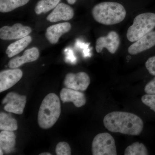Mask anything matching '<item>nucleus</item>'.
Returning <instances> with one entry per match:
<instances>
[{
    "instance_id": "nucleus-1",
    "label": "nucleus",
    "mask_w": 155,
    "mask_h": 155,
    "mask_svg": "<svg viewBox=\"0 0 155 155\" xmlns=\"http://www.w3.org/2000/svg\"><path fill=\"white\" fill-rule=\"evenodd\" d=\"M103 122L105 127L114 133L137 136L143 130L142 119L137 115L128 112H111L105 116Z\"/></svg>"
},
{
    "instance_id": "nucleus-2",
    "label": "nucleus",
    "mask_w": 155,
    "mask_h": 155,
    "mask_svg": "<svg viewBox=\"0 0 155 155\" xmlns=\"http://www.w3.org/2000/svg\"><path fill=\"white\" fill-rule=\"evenodd\" d=\"M92 14L97 22L103 25H113L125 19L126 11L124 6L119 3L103 2L94 7Z\"/></svg>"
},
{
    "instance_id": "nucleus-3",
    "label": "nucleus",
    "mask_w": 155,
    "mask_h": 155,
    "mask_svg": "<svg viewBox=\"0 0 155 155\" xmlns=\"http://www.w3.org/2000/svg\"><path fill=\"white\" fill-rule=\"evenodd\" d=\"M61 105L55 94L50 93L43 100L39 110L38 121L40 127L48 129L54 126L60 117Z\"/></svg>"
},
{
    "instance_id": "nucleus-4",
    "label": "nucleus",
    "mask_w": 155,
    "mask_h": 155,
    "mask_svg": "<svg viewBox=\"0 0 155 155\" xmlns=\"http://www.w3.org/2000/svg\"><path fill=\"white\" fill-rule=\"evenodd\" d=\"M155 27V14H139L134 18L133 24L127 29L126 36L128 41L134 42L152 31Z\"/></svg>"
},
{
    "instance_id": "nucleus-5",
    "label": "nucleus",
    "mask_w": 155,
    "mask_h": 155,
    "mask_svg": "<svg viewBox=\"0 0 155 155\" xmlns=\"http://www.w3.org/2000/svg\"><path fill=\"white\" fill-rule=\"evenodd\" d=\"M92 153L93 155H116L115 140L108 133H101L95 136L92 143Z\"/></svg>"
},
{
    "instance_id": "nucleus-6",
    "label": "nucleus",
    "mask_w": 155,
    "mask_h": 155,
    "mask_svg": "<svg viewBox=\"0 0 155 155\" xmlns=\"http://www.w3.org/2000/svg\"><path fill=\"white\" fill-rule=\"evenodd\" d=\"M26 103L25 96L20 95L14 92L8 93L2 101V104H5V110L18 115L22 114Z\"/></svg>"
},
{
    "instance_id": "nucleus-7",
    "label": "nucleus",
    "mask_w": 155,
    "mask_h": 155,
    "mask_svg": "<svg viewBox=\"0 0 155 155\" xmlns=\"http://www.w3.org/2000/svg\"><path fill=\"white\" fill-rule=\"evenodd\" d=\"M90 81V78L86 73L79 72L68 73L65 77L64 83L67 88L84 91L88 87Z\"/></svg>"
},
{
    "instance_id": "nucleus-8",
    "label": "nucleus",
    "mask_w": 155,
    "mask_h": 155,
    "mask_svg": "<svg viewBox=\"0 0 155 155\" xmlns=\"http://www.w3.org/2000/svg\"><path fill=\"white\" fill-rule=\"evenodd\" d=\"M31 31L29 26L21 23H16L12 26L5 25L0 29V38L4 40L21 39L28 35Z\"/></svg>"
},
{
    "instance_id": "nucleus-9",
    "label": "nucleus",
    "mask_w": 155,
    "mask_h": 155,
    "mask_svg": "<svg viewBox=\"0 0 155 155\" xmlns=\"http://www.w3.org/2000/svg\"><path fill=\"white\" fill-rule=\"evenodd\" d=\"M120 38L115 31H111L106 36H102L97 40L95 48L97 53H101L106 48L111 54H114L119 48Z\"/></svg>"
},
{
    "instance_id": "nucleus-10",
    "label": "nucleus",
    "mask_w": 155,
    "mask_h": 155,
    "mask_svg": "<svg viewBox=\"0 0 155 155\" xmlns=\"http://www.w3.org/2000/svg\"><path fill=\"white\" fill-rule=\"evenodd\" d=\"M23 73L18 68L3 70L0 72V92L7 90L21 79Z\"/></svg>"
},
{
    "instance_id": "nucleus-11",
    "label": "nucleus",
    "mask_w": 155,
    "mask_h": 155,
    "mask_svg": "<svg viewBox=\"0 0 155 155\" xmlns=\"http://www.w3.org/2000/svg\"><path fill=\"white\" fill-rule=\"evenodd\" d=\"M155 46V31H151L130 46L128 52L130 54L136 55Z\"/></svg>"
},
{
    "instance_id": "nucleus-12",
    "label": "nucleus",
    "mask_w": 155,
    "mask_h": 155,
    "mask_svg": "<svg viewBox=\"0 0 155 155\" xmlns=\"http://www.w3.org/2000/svg\"><path fill=\"white\" fill-rule=\"evenodd\" d=\"M74 15V11L70 6L65 3H60L48 16L47 20L52 22L68 21L72 19Z\"/></svg>"
},
{
    "instance_id": "nucleus-13",
    "label": "nucleus",
    "mask_w": 155,
    "mask_h": 155,
    "mask_svg": "<svg viewBox=\"0 0 155 155\" xmlns=\"http://www.w3.org/2000/svg\"><path fill=\"white\" fill-rule=\"evenodd\" d=\"M60 97L63 102H72L78 108L84 105L86 102L84 94L78 91L67 87L61 90Z\"/></svg>"
},
{
    "instance_id": "nucleus-14",
    "label": "nucleus",
    "mask_w": 155,
    "mask_h": 155,
    "mask_svg": "<svg viewBox=\"0 0 155 155\" xmlns=\"http://www.w3.org/2000/svg\"><path fill=\"white\" fill-rule=\"evenodd\" d=\"M71 25L68 22H62L51 25L47 29L45 36L50 43L55 44L60 37L71 29Z\"/></svg>"
},
{
    "instance_id": "nucleus-15",
    "label": "nucleus",
    "mask_w": 155,
    "mask_h": 155,
    "mask_svg": "<svg viewBox=\"0 0 155 155\" xmlns=\"http://www.w3.org/2000/svg\"><path fill=\"white\" fill-rule=\"evenodd\" d=\"M39 56V52L37 48L34 47L25 51L21 57H16L9 61L8 66L11 68H17L25 63L36 61Z\"/></svg>"
},
{
    "instance_id": "nucleus-16",
    "label": "nucleus",
    "mask_w": 155,
    "mask_h": 155,
    "mask_svg": "<svg viewBox=\"0 0 155 155\" xmlns=\"http://www.w3.org/2000/svg\"><path fill=\"white\" fill-rule=\"evenodd\" d=\"M16 136L13 131L3 130L0 133V148L6 153L14 151Z\"/></svg>"
},
{
    "instance_id": "nucleus-17",
    "label": "nucleus",
    "mask_w": 155,
    "mask_h": 155,
    "mask_svg": "<svg viewBox=\"0 0 155 155\" xmlns=\"http://www.w3.org/2000/svg\"><path fill=\"white\" fill-rule=\"evenodd\" d=\"M32 41L31 36L27 35L11 44L7 48L6 53L9 58L18 54L28 46Z\"/></svg>"
},
{
    "instance_id": "nucleus-18",
    "label": "nucleus",
    "mask_w": 155,
    "mask_h": 155,
    "mask_svg": "<svg viewBox=\"0 0 155 155\" xmlns=\"http://www.w3.org/2000/svg\"><path fill=\"white\" fill-rule=\"evenodd\" d=\"M18 128L17 120L10 114L1 112L0 114V130L14 131Z\"/></svg>"
},
{
    "instance_id": "nucleus-19",
    "label": "nucleus",
    "mask_w": 155,
    "mask_h": 155,
    "mask_svg": "<svg viewBox=\"0 0 155 155\" xmlns=\"http://www.w3.org/2000/svg\"><path fill=\"white\" fill-rule=\"evenodd\" d=\"M29 0H0V11L8 13L25 5Z\"/></svg>"
},
{
    "instance_id": "nucleus-20",
    "label": "nucleus",
    "mask_w": 155,
    "mask_h": 155,
    "mask_svg": "<svg viewBox=\"0 0 155 155\" xmlns=\"http://www.w3.org/2000/svg\"><path fill=\"white\" fill-rule=\"evenodd\" d=\"M61 0H40L37 4L35 12L37 15L46 13L55 8Z\"/></svg>"
},
{
    "instance_id": "nucleus-21",
    "label": "nucleus",
    "mask_w": 155,
    "mask_h": 155,
    "mask_svg": "<svg viewBox=\"0 0 155 155\" xmlns=\"http://www.w3.org/2000/svg\"><path fill=\"white\" fill-rule=\"evenodd\" d=\"M148 152L146 147L141 143L136 142L126 148L125 155H147Z\"/></svg>"
},
{
    "instance_id": "nucleus-22",
    "label": "nucleus",
    "mask_w": 155,
    "mask_h": 155,
    "mask_svg": "<svg viewBox=\"0 0 155 155\" xmlns=\"http://www.w3.org/2000/svg\"><path fill=\"white\" fill-rule=\"evenodd\" d=\"M56 154L58 155H71L70 146L66 142H61L57 144L56 147Z\"/></svg>"
},
{
    "instance_id": "nucleus-23",
    "label": "nucleus",
    "mask_w": 155,
    "mask_h": 155,
    "mask_svg": "<svg viewBox=\"0 0 155 155\" xmlns=\"http://www.w3.org/2000/svg\"><path fill=\"white\" fill-rule=\"evenodd\" d=\"M141 101L143 104L155 112V94H147L142 97Z\"/></svg>"
},
{
    "instance_id": "nucleus-24",
    "label": "nucleus",
    "mask_w": 155,
    "mask_h": 155,
    "mask_svg": "<svg viewBox=\"0 0 155 155\" xmlns=\"http://www.w3.org/2000/svg\"><path fill=\"white\" fill-rule=\"evenodd\" d=\"M145 66L150 74L155 76V56L151 57L147 60Z\"/></svg>"
},
{
    "instance_id": "nucleus-25",
    "label": "nucleus",
    "mask_w": 155,
    "mask_h": 155,
    "mask_svg": "<svg viewBox=\"0 0 155 155\" xmlns=\"http://www.w3.org/2000/svg\"><path fill=\"white\" fill-rule=\"evenodd\" d=\"M144 91L147 94H155V77L147 84Z\"/></svg>"
},
{
    "instance_id": "nucleus-26",
    "label": "nucleus",
    "mask_w": 155,
    "mask_h": 155,
    "mask_svg": "<svg viewBox=\"0 0 155 155\" xmlns=\"http://www.w3.org/2000/svg\"><path fill=\"white\" fill-rule=\"evenodd\" d=\"M67 1L69 4H70V5H73V4H75V3L76 2L77 0H67Z\"/></svg>"
},
{
    "instance_id": "nucleus-27",
    "label": "nucleus",
    "mask_w": 155,
    "mask_h": 155,
    "mask_svg": "<svg viewBox=\"0 0 155 155\" xmlns=\"http://www.w3.org/2000/svg\"><path fill=\"white\" fill-rule=\"evenodd\" d=\"M40 155H51V154L50 153H49L45 152L41 153L40 154Z\"/></svg>"
},
{
    "instance_id": "nucleus-28",
    "label": "nucleus",
    "mask_w": 155,
    "mask_h": 155,
    "mask_svg": "<svg viewBox=\"0 0 155 155\" xmlns=\"http://www.w3.org/2000/svg\"><path fill=\"white\" fill-rule=\"evenodd\" d=\"M0 151H1V153H0V155H3V150L2 149L0 148Z\"/></svg>"
}]
</instances>
